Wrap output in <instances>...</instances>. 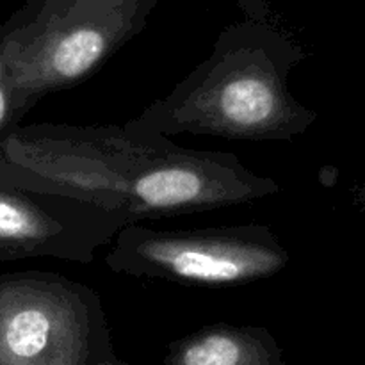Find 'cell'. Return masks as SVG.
<instances>
[{"instance_id":"obj_3","label":"cell","mask_w":365,"mask_h":365,"mask_svg":"<svg viewBox=\"0 0 365 365\" xmlns=\"http://www.w3.org/2000/svg\"><path fill=\"white\" fill-rule=\"evenodd\" d=\"M155 0H38L2 36L9 77L25 109L88 81L145 25Z\"/></svg>"},{"instance_id":"obj_9","label":"cell","mask_w":365,"mask_h":365,"mask_svg":"<svg viewBox=\"0 0 365 365\" xmlns=\"http://www.w3.org/2000/svg\"><path fill=\"white\" fill-rule=\"evenodd\" d=\"M95 365H130V364L125 362V360H121V359H118V356H113V359L103 360V362H98V364H95Z\"/></svg>"},{"instance_id":"obj_7","label":"cell","mask_w":365,"mask_h":365,"mask_svg":"<svg viewBox=\"0 0 365 365\" xmlns=\"http://www.w3.org/2000/svg\"><path fill=\"white\" fill-rule=\"evenodd\" d=\"M25 107L18 100L16 91L9 77L6 56H4V39L0 38V130L6 128L16 116L25 113Z\"/></svg>"},{"instance_id":"obj_2","label":"cell","mask_w":365,"mask_h":365,"mask_svg":"<svg viewBox=\"0 0 365 365\" xmlns=\"http://www.w3.org/2000/svg\"><path fill=\"white\" fill-rule=\"evenodd\" d=\"M303 59L298 45L267 25H234L202 64L135 121L168 138L291 143L317 121L316 110L289 89V75Z\"/></svg>"},{"instance_id":"obj_5","label":"cell","mask_w":365,"mask_h":365,"mask_svg":"<svg viewBox=\"0 0 365 365\" xmlns=\"http://www.w3.org/2000/svg\"><path fill=\"white\" fill-rule=\"evenodd\" d=\"M116 356L102 299L52 273L0 278V365H95Z\"/></svg>"},{"instance_id":"obj_8","label":"cell","mask_w":365,"mask_h":365,"mask_svg":"<svg viewBox=\"0 0 365 365\" xmlns=\"http://www.w3.org/2000/svg\"><path fill=\"white\" fill-rule=\"evenodd\" d=\"M355 202L356 205H359L365 212V180L355 189Z\"/></svg>"},{"instance_id":"obj_4","label":"cell","mask_w":365,"mask_h":365,"mask_svg":"<svg viewBox=\"0 0 365 365\" xmlns=\"http://www.w3.org/2000/svg\"><path fill=\"white\" fill-rule=\"evenodd\" d=\"M289 262V250L262 223L184 230L134 223L114 237L106 253L113 273L207 289L269 280Z\"/></svg>"},{"instance_id":"obj_6","label":"cell","mask_w":365,"mask_h":365,"mask_svg":"<svg viewBox=\"0 0 365 365\" xmlns=\"http://www.w3.org/2000/svg\"><path fill=\"white\" fill-rule=\"evenodd\" d=\"M164 365H285L269 328L257 324H207L168 346Z\"/></svg>"},{"instance_id":"obj_1","label":"cell","mask_w":365,"mask_h":365,"mask_svg":"<svg viewBox=\"0 0 365 365\" xmlns=\"http://www.w3.org/2000/svg\"><path fill=\"white\" fill-rule=\"evenodd\" d=\"M4 173L71 196L127 225L248 205L282 191L235 153L182 148L135 118L125 125H34L0 143Z\"/></svg>"}]
</instances>
